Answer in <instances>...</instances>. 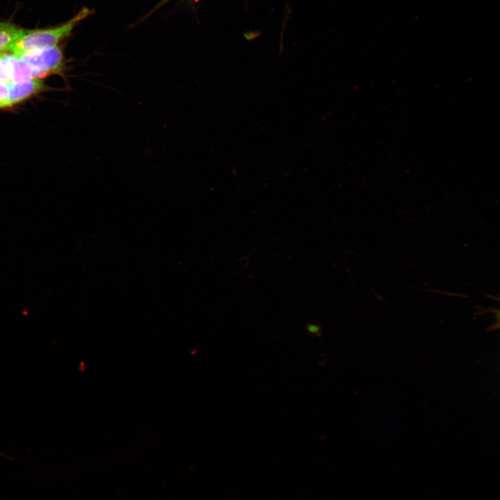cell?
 <instances>
[{
	"instance_id": "obj_2",
	"label": "cell",
	"mask_w": 500,
	"mask_h": 500,
	"mask_svg": "<svg viewBox=\"0 0 500 500\" xmlns=\"http://www.w3.org/2000/svg\"><path fill=\"white\" fill-rule=\"evenodd\" d=\"M15 55L43 76L58 71L61 67L63 58L62 51L57 47L33 49Z\"/></svg>"
},
{
	"instance_id": "obj_1",
	"label": "cell",
	"mask_w": 500,
	"mask_h": 500,
	"mask_svg": "<svg viewBox=\"0 0 500 500\" xmlns=\"http://www.w3.org/2000/svg\"><path fill=\"white\" fill-rule=\"evenodd\" d=\"M90 10L85 8L62 25L53 28L26 31L10 47L9 51L18 54L27 51L56 47L63 38L68 36L74 27L87 17Z\"/></svg>"
},
{
	"instance_id": "obj_5",
	"label": "cell",
	"mask_w": 500,
	"mask_h": 500,
	"mask_svg": "<svg viewBox=\"0 0 500 500\" xmlns=\"http://www.w3.org/2000/svg\"><path fill=\"white\" fill-rule=\"evenodd\" d=\"M9 82H3L0 81V108L9 107Z\"/></svg>"
},
{
	"instance_id": "obj_6",
	"label": "cell",
	"mask_w": 500,
	"mask_h": 500,
	"mask_svg": "<svg viewBox=\"0 0 500 500\" xmlns=\"http://www.w3.org/2000/svg\"><path fill=\"white\" fill-rule=\"evenodd\" d=\"M306 328L308 332L312 335L319 337L322 335L321 327L318 324L308 323L306 325Z\"/></svg>"
},
{
	"instance_id": "obj_4",
	"label": "cell",
	"mask_w": 500,
	"mask_h": 500,
	"mask_svg": "<svg viewBox=\"0 0 500 500\" xmlns=\"http://www.w3.org/2000/svg\"><path fill=\"white\" fill-rule=\"evenodd\" d=\"M26 30L17 28L9 22H0V53L10 50L13 44L20 38Z\"/></svg>"
},
{
	"instance_id": "obj_3",
	"label": "cell",
	"mask_w": 500,
	"mask_h": 500,
	"mask_svg": "<svg viewBox=\"0 0 500 500\" xmlns=\"http://www.w3.org/2000/svg\"><path fill=\"white\" fill-rule=\"evenodd\" d=\"M9 106H12L28 98L43 88V82L40 78L30 79L19 82H9Z\"/></svg>"
}]
</instances>
